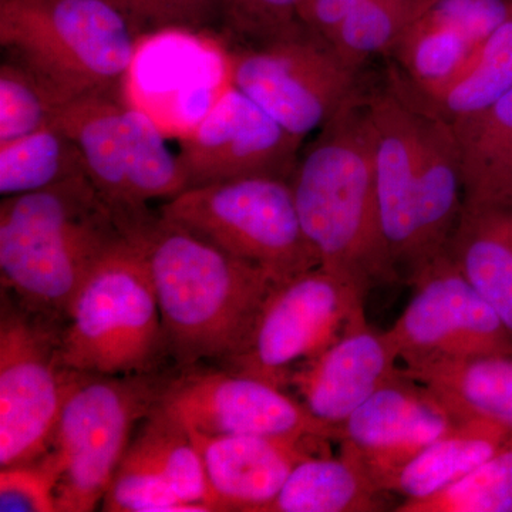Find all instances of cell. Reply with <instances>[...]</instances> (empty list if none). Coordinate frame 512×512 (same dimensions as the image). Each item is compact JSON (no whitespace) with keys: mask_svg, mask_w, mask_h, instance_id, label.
<instances>
[{"mask_svg":"<svg viewBox=\"0 0 512 512\" xmlns=\"http://www.w3.org/2000/svg\"><path fill=\"white\" fill-rule=\"evenodd\" d=\"M101 511L109 512H208L201 505L185 503L160 474L124 454L104 494Z\"/></svg>","mask_w":512,"mask_h":512,"instance_id":"cell-33","label":"cell"},{"mask_svg":"<svg viewBox=\"0 0 512 512\" xmlns=\"http://www.w3.org/2000/svg\"><path fill=\"white\" fill-rule=\"evenodd\" d=\"M126 454L160 474L185 503L220 511L190 431L158 404L141 421Z\"/></svg>","mask_w":512,"mask_h":512,"instance_id":"cell-26","label":"cell"},{"mask_svg":"<svg viewBox=\"0 0 512 512\" xmlns=\"http://www.w3.org/2000/svg\"><path fill=\"white\" fill-rule=\"evenodd\" d=\"M117 10L138 40L163 33L198 35L222 22L224 0H104Z\"/></svg>","mask_w":512,"mask_h":512,"instance_id":"cell-31","label":"cell"},{"mask_svg":"<svg viewBox=\"0 0 512 512\" xmlns=\"http://www.w3.org/2000/svg\"><path fill=\"white\" fill-rule=\"evenodd\" d=\"M399 352L387 330L356 323L289 379L301 402L329 426L338 427L397 372Z\"/></svg>","mask_w":512,"mask_h":512,"instance_id":"cell-17","label":"cell"},{"mask_svg":"<svg viewBox=\"0 0 512 512\" xmlns=\"http://www.w3.org/2000/svg\"><path fill=\"white\" fill-rule=\"evenodd\" d=\"M228 66L231 86L302 140L360 94L359 72L308 30L266 45L238 47L229 53Z\"/></svg>","mask_w":512,"mask_h":512,"instance_id":"cell-11","label":"cell"},{"mask_svg":"<svg viewBox=\"0 0 512 512\" xmlns=\"http://www.w3.org/2000/svg\"><path fill=\"white\" fill-rule=\"evenodd\" d=\"M451 127L460 150L464 204L501 205L512 170V89Z\"/></svg>","mask_w":512,"mask_h":512,"instance_id":"cell-25","label":"cell"},{"mask_svg":"<svg viewBox=\"0 0 512 512\" xmlns=\"http://www.w3.org/2000/svg\"><path fill=\"white\" fill-rule=\"evenodd\" d=\"M59 467L47 451L32 463L0 470V511L57 512L56 485Z\"/></svg>","mask_w":512,"mask_h":512,"instance_id":"cell-35","label":"cell"},{"mask_svg":"<svg viewBox=\"0 0 512 512\" xmlns=\"http://www.w3.org/2000/svg\"><path fill=\"white\" fill-rule=\"evenodd\" d=\"M57 107L36 80L9 59L0 63V146L53 123Z\"/></svg>","mask_w":512,"mask_h":512,"instance_id":"cell-32","label":"cell"},{"mask_svg":"<svg viewBox=\"0 0 512 512\" xmlns=\"http://www.w3.org/2000/svg\"><path fill=\"white\" fill-rule=\"evenodd\" d=\"M400 369L429 387L458 421H490L512 431V352L420 360Z\"/></svg>","mask_w":512,"mask_h":512,"instance_id":"cell-19","label":"cell"},{"mask_svg":"<svg viewBox=\"0 0 512 512\" xmlns=\"http://www.w3.org/2000/svg\"><path fill=\"white\" fill-rule=\"evenodd\" d=\"M463 204L460 150L453 127L447 121L421 113L420 271L447 251Z\"/></svg>","mask_w":512,"mask_h":512,"instance_id":"cell-21","label":"cell"},{"mask_svg":"<svg viewBox=\"0 0 512 512\" xmlns=\"http://www.w3.org/2000/svg\"><path fill=\"white\" fill-rule=\"evenodd\" d=\"M301 0H224L229 32L245 46L266 45L306 32L299 20Z\"/></svg>","mask_w":512,"mask_h":512,"instance_id":"cell-34","label":"cell"},{"mask_svg":"<svg viewBox=\"0 0 512 512\" xmlns=\"http://www.w3.org/2000/svg\"><path fill=\"white\" fill-rule=\"evenodd\" d=\"M319 266L369 296L402 282L384 237L375 130L362 94L320 128L289 178Z\"/></svg>","mask_w":512,"mask_h":512,"instance_id":"cell-1","label":"cell"},{"mask_svg":"<svg viewBox=\"0 0 512 512\" xmlns=\"http://www.w3.org/2000/svg\"><path fill=\"white\" fill-rule=\"evenodd\" d=\"M510 448L512 431L490 421H460L400 468L386 491L404 501L429 498Z\"/></svg>","mask_w":512,"mask_h":512,"instance_id":"cell-22","label":"cell"},{"mask_svg":"<svg viewBox=\"0 0 512 512\" xmlns=\"http://www.w3.org/2000/svg\"><path fill=\"white\" fill-rule=\"evenodd\" d=\"M190 431V430H188ZM220 511L264 512L296 464L313 456L312 443L251 434L190 431Z\"/></svg>","mask_w":512,"mask_h":512,"instance_id":"cell-18","label":"cell"},{"mask_svg":"<svg viewBox=\"0 0 512 512\" xmlns=\"http://www.w3.org/2000/svg\"><path fill=\"white\" fill-rule=\"evenodd\" d=\"M511 13L512 0H437L427 15L457 30L478 47Z\"/></svg>","mask_w":512,"mask_h":512,"instance_id":"cell-36","label":"cell"},{"mask_svg":"<svg viewBox=\"0 0 512 512\" xmlns=\"http://www.w3.org/2000/svg\"><path fill=\"white\" fill-rule=\"evenodd\" d=\"M362 0H301L299 20L313 36L328 43L333 30Z\"/></svg>","mask_w":512,"mask_h":512,"instance_id":"cell-37","label":"cell"},{"mask_svg":"<svg viewBox=\"0 0 512 512\" xmlns=\"http://www.w3.org/2000/svg\"><path fill=\"white\" fill-rule=\"evenodd\" d=\"M409 286L410 302L387 329L403 365L512 352L511 333L447 251L424 266Z\"/></svg>","mask_w":512,"mask_h":512,"instance_id":"cell-13","label":"cell"},{"mask_svg":"<svg viewBox=\"0 0 512 512\" xmlns=\"http://www.w3.org/2000/svg\"><path fill=\"white\" fill-rule=\"evenodd\" d=\"M128 235L150 272L168 355L185 369L237 355L276 281L148 210L131 220Z\"/></svg>","mask_w":512,"mask_h":512,"instance_id":"cell-2","label":"cell"},{"mask_svg":"<svg viewBox=\"0 0 512 512\" xmlns=\"http://www.w3.org/2000/svg\"><path fill=\"white\" fill-rule=\"evenodd\" d=\"M397 512H512V448L480 464L440 493L403 501Z\"/></svg>","mask_w":512,"mask_h":512,"instance_id":"cell-30","label":"cell"},{"mask_svg":"<svg viewBox=\"0 0 512 512\" xmlns=\"http://www.w3.org/2000/svg\"><path fill=\"white\" fill-rule=\"evenodd\" d=\"M170 377L82 373L64 403L50 454L59 467L57 512H90L131 443L134 427L160 402Z\"/></svg>","mask_w":512,"mask_h":512,"instance_id":"cell-6","label":"cell"},{"mask_svg":"<svg viewBox=\"0 0 512 512\" xmlns=\"http://www.w3.org/2000/svg\"><path fill=\"white\" fill-rule=\"evenodd\" d=\"M158 214L258 266L276 282L319 266L291 184L284 178H242L187 188L165 201Z\"/></svg>","mask_w":512,"mask_h":512,"instance_id":"cell-7","label":"cell"},{"mask_svg":"<svg viewBox=\"0 0 512 512\" xmlns=\"http://www.w3.org/2000/svg\"><path fill=\"white\" fill-rule=\"evenodd\" d=\"M447 254L512 336V208L463 204Z\"/></svg>","mask_w":512,"mask_h":512,"instance_id":"cell-20","label":"cell"},{"mask_svg":"<svg viewBox=\"0 0 512 512\" xmlns=\"http://www.w3.org/2000/svg\"><path fill=\"white\" fill-rule=\"evenodd\" d=\"M460 423L429 387L399 372L338 426L340 453L386 485L427 444ZM389 494V493H387Z\"/></svg>","mask_w":512,"mask_h":512,"instance_id":"cell-15","label":"cell"},{"mask_svg":"<svg viewBox=\"0 0 512 512\" xmlns=\"http://www.w3.org/2000/svg\"><path fill=\"white\" fill-rule=\"evenodd\" d=\"M437 0H362L328 39L335 55L350 69L389 55L397 40L423 18Z\"/></svg>","mask_w":512,"mask_h":512,"instance_id":"cell-29","label":"cell"},{"mask_svg":"<svg viewBox=\"0 0 512 512\" xmlns=\"http://www.w3.org/2000/svg\"><path fill=\"white\" fill-rule=\"evenodd\" d=\"M128 225L87 175L2 198V293L63 326L80 286L128 237Z\"/></svg>","mask_w":512,"mask_h":512,"instance_id":"cell-3","label":"cell"},{"mask_svg":"<svg viewBox=\"0 0 512 512\" xmlns=\"http://www.w3.org/2000/svg\"><path fill=\"white\" fill-rule=\"evenodd\" d=\"M62 326L2 293L0 315V467L45 456L70 390L82 373L60 356Z\"/></svg>","mask_w":512,"mask_h":512,"instance_id":"cell-9","label":"cell"},{"mask_svg":"<svg viewBox=\"0 0 512 512\" xmlns=\"http://www.w3.org/2000/svg\"><path fill=\"white\" fill-rule=\"evenodd\" d=\"M421 113L457 123L476 116L512 89V13L493 35L474 50L460 72L431 92H409L387 83Z\"/></svg>","mask_w":512,"mask_h":512,"instance_id":"cell-23","label":"cell"},{"mask_svg":"<svg viewBox=\"0 0 512 512\" xmlns=\"http://www.w3.org/2000/svg\"><path fill=\"white\" fill-rule=\"evenodd\" d=\"M302 141L231 86L185 134L178 160L188 188L252 177L289 181Z\"/></svg>","mask_w":512,"mask_h":512,"instance_id":"cell-14","label":"cell"},{"mask_svg":"<svg viewBox=\"0 0 512 512\" xmlns=\"http://www.w3.org/2000/svg\"><path fill=\"white\" fill-rule=\"evenodd\" d=\"M86 175L76 143L55 123L0 146L2 198L45 190Z\"/></svg>","mask_w":512,"mask_h":512,"instance_id":"cell-28","label":"cell"},{"mask_svg":"<svg viewBox=\"0 0 512 512\" xmlns=\"http://www.w3.org/2000/svg\"><path fill=\"white\" fill-rule=\"evenodd\" d=\"M386 494L352 457L313 454L296 464L264 512L383 511Z\"/></svg>","mask_w":512,"mask_h":512,"instance_id":"cell-24","label":"cell"},{"mask_svg":"<svg viewBox=\"0 0 512 512\" xmlns=\"http://www.w3.org/2000/svg\"><path fill=\"white\" fill-rule=\"evenodd\" d=\"M158 406L185 429L210 436L338 441V427L313 416L284 389L232 370H194L170 377Z\"/></svg>","mask_w":512,"mask_h":512,"instance_id":"cell-12","label":"cell"},{"mask_svg":"<svg viewBox=\"0 0 512 512\" xmlns=\"http://www.w3.org/2000/svg\"><path fill=\"white\" fill-rule=\"evenodd\" d=\"M501 207L512 208V170L510 177H508L507 187H505L503 204H501Z\"/></svg>","mask_w":512,"mask_h":512,"instance_id":"cell-38","label":"cell"},{"mask_svg":"<svg viewBox=\"0 0 512 512\" xmlns=\"http://www.w3.org/2000/svg\"><path fill=\"white\" fill-rule=\"evenodd\" d=\"M477 47L457 30L424 15L390 50L389 83L409 92H431L450 82Z\"/></svg>","mask_w":512,"mask_h":512,"instance_id":"cell-27","label":"cell"},{"mask_svg":"<svg viewBox=\"0 0 512 512\" xmlns=\"http://www.w3.org/2000/svg\"><path fill=\"white\" fill-rule=\"evenodd\" d=\"M53 123L76 143L94 187L128 218L188 188L156 121L128 104L121 90L74 100L57 110Z\"/></svg>","mask_w":512,"mask_h":512,"instance_id":"cell-8","label":"cell"},{"mask_svg":"<svg viewBox=\"0 0 512 512\" xmlns=\"http://www.w3.org/2000/svg\"><path fill=\"white\" fill-rule=\"evenodd\" d=\"M137 43L126 19L104 0H0L3 59L23 67L57 109L120 92Z\"/></svg>","mask_w":512,"mask_h":512,"instance_id":"cell-4","label":"cell"},{"mask_svg":"<svg viewBox=\"0 0 512 512\" xmlns=\"http://www.w3.org/2000/svg\"><path fill=\"white\" fill-rule=\"evenodd\" d=\"M168 353L156 291L130 235L90 272L60 329V356L89 375L156 373Z\"/></svg>","mask_w":512,"mask_h":512,"instance_id":"cell-5","label":"cell"},{"mask_svg":"<svg viewBox=\"0 0 512 512\" xmlns=\"http://www.w3.org/2000/svg\"><path fill=\"white\" fill-rule=\"evenodd\" d=\"M375 130L380 218L394 265L404 284L420 271L421 113L389 86L366 97Z\"/></svg>","mask_w":512,"mask_h":512,"instance_id":"cell-16","label":"cell"},{"mask_svg":"<svg viewBox=\"0 0 512 512\" xmlns=\"http://www.w3.org/2000/svg\"><path fill=\"white\" fill-rule=\"evenodd\" d=\"M365 302L355 286L322 266L275 282L241 350L225 365L285 389L299 366L366 320Z\"/></svg>","mask_w":512,"mask_h":512,"instance_id":"cell-10","label":"cell"}]
</instances>
